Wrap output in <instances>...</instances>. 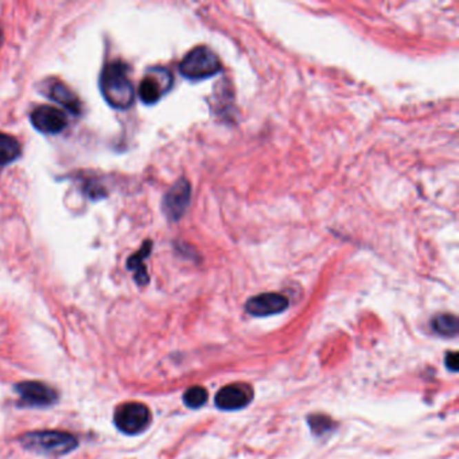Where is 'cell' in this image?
I'll return each instance as SVG.
<instances>
[{
    "instance_id": "cell-1",
    "label": "cell",
    "mask_w": 459,
    "mask_h": 459,
    "mask_svg": "<svg viewBox=\"0 0 459 459\" xmlns=\"http://www.w3.org/2000/svg\"><path fill=\"white\" fill-rule=\"evenodd\" d=\"M100 89L107 103L116 110H128L135 101V89L128 77V66L114 61L104 66L100 76Z\"/></svg>"
},
{
    "instance_id": "cell-2",
    "label": "cell",
    "mask_w": 459,
    "mask_h": 459,
    "mask_svg": "<svg viewBox=\"0 0 459 459\" xmlns=\"http://www.w3.org/2000/svg\"><path fill=\"white\" fill-rule=\"evenodd\" d=\"M22 446L37 454L48 457H62L73 451L79 440L69 432L56 430L31 431L21 438Z\"/></svg>"
},
{
    "instance_id": "cell-3",
    "label": "cell",
    "mask_w": 459,
    "mask_h": 459,
    "mask_svg": "<svg viewBox=\"0 0 459 459\" xmlns=\"http://www.w3.org/2000/svg\"><path fill=\"white\" fill-rule=\"evenodd\" d=\"M221 69L220 58L207 46L194 48L179 63L181 74L189 80L209 79L221 72Z\"/></svg>"
},
{
    "instance_id": "cell-4",
    "label": "cell",
    "mask_w": 459,
    "mask_h": 459,
    "mask_svg": "<svg viewBox=\"0 0 459 459\" xmlns=\"http://www.w3.org/2000/svg\"><path fill=\"white\" fill-rule=\"evenodd\" d=\"M116 427L127 435H138L151 423V411L143 402H124L115 411Z\"/></svg>"
},
{
    "instance_id": "cell-5",
    "label": "cell",
    "mask_w": 459,
    "mask_h": 459,
    "mask_svg": "<svg viewBox=\"0 0 459 459\" xmlns=\"http://www.w3.org/2000/svg\"><path fill=\"white\" fill-rule=\"evenodd\" d=\"M172 73L161 66L152 68L147 72L139 86V96L144 104H156L172 89Z\"/></svg>"
},
{
    "instance_id": "cell-6",
    "label": "cell",
    "mask_w": 459,
    "mask_h": 459,
    "mask_svg": "<svg viewBox=\"0 0 459 459\" xmlns=\"http://www.w3.org/2000/svg\"><path fill=\"white\" fill-rule=\"evenodd\" d=\"M192 198V186L187 179H178L163 198V212L170 221H178L182 218L189 207Z\"/></svg>"
},
{
    "instance_id": "cell-7",
    "label": "cell",
    "mask_w": 459,
    "mask_h": 459,
    "mask_svg": "<svg viewBox=\"0 0 459 459\" xmlns=\"http://www.w3.org/2000/svg\"><path fill=\"white\" fill-rule=\"evenodd\" d=\"M15 391L23 405L29 407H49L58 399L57 392L50 385L41 381L19 382Z\"/></svg>"
},
{
    "instance_id": "cell-8",
    "label": "cell",
    "mask_w": 459,
    "mask_h": 459,
    "mask_svg": "<svg viewBox=\"0 0 459 459\" xmlns=\"http://www.w3.org/2000/svg\"><path fill=\"white\" fill-rule=\"evenodd\" d=\"M254 399V389L244 382H234L221 388L216 395V405L221 409L233 411L247 407Z\"/></svg>"
},
{
    "instance_id": "cell-9",
    "label": "cell",
    "mask_w": 459,
    "mask_h": 459,
    "mask_svg": "<svg viewBox=\"0 0 459 459\" xmlns=\"http://www.w3.org/2000/svg\"><path fill=\"white\" fill-rule=\"evenodd\" d=\"M30 117L32 125L42 134L54 135L62 132L68 127V117L65 112L56 107H38L32 111Z\"/></svg>"
},
{
    "instance_id": "cell-10",
    "label": "cell",
    "mask_w": 459,
    "mask_h": 459,
    "mask_svg": "<svg viewBox=\"0 0 459 459\" xmlns=\"http://www.w3.org/2000/svg\"><path fill=\"white\" fill-rule=\"evenodd\" d=\"M288 307V299L278 292H265L248 299L245 310L255 316H269L283 313Z\"/></svg>"
},
{
    "instance_id": "cell-11",
    "label": "cell",
    "mask_w": 459,
    "mask_h": 459,
    "mask_svg": "<svg viewBox=\"0 0 459 459\" xmlns=\"http://www.w3.org/2000/svg\"><path fill=\"white\" fill-rule=\"evenodd\" d=\"M48 93L52 100L57 101L58 104H61L62 107H65L74 115L81 112L83 105H81V101L79 100L77 94H74V92L69 86L65 85L63 83L57 81V80L53 81L52 85H49Z\"/></svg>"
},
{
    "instance_id": "cell-12",
    "label": "cell",
    "mask_w": 459,
    "mask_h": 459,
    "mask_svg": "<svg viewBox=\"0 0 459 459\" xmlns=\"http://www.w3.org/2000/svg\"><path fill=\"white\" fill-rule=\"evenodd\" d=\"M151 249H152V241L147 240V241H144L143 247L127 261L128 269L135 274V280L141 286L148 283V274H147V269L144 265V258L151 254Z\"/></svg>"
},
{
    "instance_id": "cell-13",
    "label": "cell",
    "mask_w": 459,
    "mask_h": 459,
    "mask_svg": "<svg viewBox=\"0 0 459 459\" xmlns=\"http://www.w3.org/2000/svg\"><path fill=\"white\" fill-rule=\"evenodd\" d=\"M22 154V148L19 142L7 135L0 132V166H6L17 161Z\"/></svg>"
},
{
    "instance_id": "cell-14",
    "label": "cell",
    "mask_w": 459,
    "mask_h": 459,
    "mask_svg": "<svg viewBox=\"0 0 459 459\" xmlns=\"http://www.w3.org/2000/svg\"><path fill=\"white\" fill-rule=\"evenodd\" d=\"M432 329L445 337H453L458 333L459 325L457 316L453 314H440L432 320Z\"/></svg>"
},
{
    "instance_id": "cell-15",
    "label": "cell",
    "mask_w": 459,
    "mask_h": 459,
    "mask_svg": "<svg viewBox=\"0 0 459 459\" xmlns=\"http://www.w3.org/2000/svg\"><path fill=\"white\" fill-rule=\"evenodd\" d=\"M183 402L190 408H201L207 402V392L203 387H192L185 392Z\"/></svg>"
},
{
    "instance_id": "cell-16",
    "label": "cell",
    "mask_w": 459,
    "mask_h": 459,
    "mask_svg": "<svg viewBox=\"0 0 459 459\" xmlns=\"http://www.w3.org/2000/svg\"><path fill=\"white\" fill-rule=\"evenodd\" d=\"M446 365L453 372L458 371V353L457 351H450L446 354Z\"/></svg>"
}]
</instances>
